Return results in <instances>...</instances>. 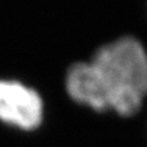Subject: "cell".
Returning <instances> with one entry per match:
<instances>
[{"label": "cell", "mask_w": 147, "mask_h": 147, "mask_svg": "<svg viewBox=\"0 0 147 147\" xmlns=\"http://www.w3.org/2000/svg\"><path fill=\"white\" fill-rule=\"evenodd\" d=\"M107 92L109 108L136 117L147 103V47L139 38L122 36L103 47L91 61Z\"/></svg>", "instance_id": "6da1fadb"}, {"label": "cell", "mask_w": 147, "mask_h": 147, "mask_svg": "<svg viewBox=\"0 0 147 147\" xmlns=\"http://www.w3.org/2000/svg\"><path fill=\"white\" fill-rule=\"evenodd\" d=\"M42 102L31 89L17 82H0V120L24 129L38 126Z\"/></svg>", "instance_id": "7a4b0ae2"}, {"label": "cell", "mask_w": 147, "mask_h": 147, "mask_svg": "<svg viewBox=\"0 0 147 147\" xmlns=\"http://www.w3.org/2000/svg\"><path fill=\"white\" fill-rule=\"evenodd\" d=\"M68 91L77 102L102 111L109 108L107 92L92 64H78L68 74Z\"/></svg>", "instance_id": "3957f363"}]
</instances>
